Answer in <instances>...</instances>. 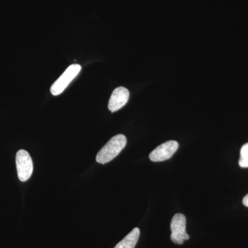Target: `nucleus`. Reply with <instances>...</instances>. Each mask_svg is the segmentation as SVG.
<instances>
[{
	"label": "nucleus",
	"mask_w": 248,
	"mask_h": 248,
	"mask_svg": "<svg viewBox=\"0 0 248 248\" xmlns=\"http://www.w3.org/2000/svg\"><path fill=\"white\" fill-rule=\"evenodd\" d=\"M170 230V239L174 244L182 245L184 241L190 239V236L186 233V217L182 214H176L173 217Z\"/></svg>",
	"instance_id": "20e7f679"
},
{
	"label": "nucleus",
	"mask_w": 248,
	"mask_h": 248,
	"mask_svg": "<svg viewBox=\"0 0 248 248\" xmlns=\"http://www.w3.org/2000/svg\"><path fill=\"white\" fill-rule=\"evenodd\" d=\"M243 203H244V205H246V207H248V194L244 197V200H243Z\"/></svg>",
	"instance_id": "1a4fd4ad"
},
{
	"label": "nucleus",
	"mask_w": 248,
	"mask_h": 248,
	"mask_svg": "<svg viewBox=\"0 0 248 248\" xmlns=\"http://www.w3.org/2000/svg\"><path fill=\"white\" fill-rule=\"evenodd\" d=\"M178 148L179 143L177 141L171 140L165 142L151 152L149 155L150 159L154 162H160L170 159L177 152Z\"/></svg>",
	"instance_id": "39448f33"
},
{
	"label": "nucleus",
	"mask_w": 248,
	"mask_h": 248,
	"mask_svg": "<svg viewBox=\"0 0 248 248\" xmlns=\"http://www.w3.org/2000/svg\"><path fill=\"white\" fill-rule=\"evenodd\" d=\"M127 143L126 138L124 135H117L111 138L107 144L97 153L96 161L101 164H106L115 159Z\"/></svg>",
	"instance_id": "f257e3e1"
},
{
	"label": "nucleus",
	"mask_w": 248,
	"mask_h": 248,
	"mask_svg": "<svg viewBox=\"0 0 248 248\" xmlns=\"http://www.w3.org/2000/svg\"><path fill=\"white\" fill-rule=\"evenodd\" d=\"M129 97L130 93L126 88L120 86L114 90L109 99L108 106L109 110L111 112H114L120 110L127 104Z\"/></svg>",
	"instance_id": "423d86ee"
},
{
	"label": "nucleus",
	"mask_w": 248,
	"mask_h": 248,
	"mask_svg": "<svg viewBox=\"0 0 248 248\" xmlns=\"http://www.w3.org/2000/svg\"><path fill=\"white\" fill-rule=\"evenodd\" d=\"M239 163L241 168H248V143L244 144L241 148Z\"/></svg>",
	"instance_id": "6e6552de"
},
{
	"label": "nucleus",
	"mask_w": 248,
	"mask_h": 248,
	"mask_svg": "<svg viewBox=\"0 0 248 248\" xmlns=\"http://www.w3.org/2000/svg\"><path fill=\"white\" fill-rule=\"evenodd\" d=\"M140 231L138 228H134L133 231L123 240L120 241L114 248H135L140 238Z\"/></svg>",
	"instance_id": "0eeeda50"
},
{
	"label": "nucleus",
	"mask_w": 248,
	"mask_h": 248,
	"mask_svg": "<svg viewBox=\"0 0 248 248\" xmlns=\"http://www.w3.org/2000/svg\"><path fill=\"white\" fill-rule=\"evenodd\" d=\"M81 69V66L79 64H73L68 66L64 73L52 85L50 88L51 94L58 96L63 93L70 83L78 76Z\"/></svg>",
	"instance_id": "7ed1b4c3"
},
{
	"label": "nucleus",
	"mask_w": 248,
	"mask_h": 248,
	"mask_svg": "<svg viewBox=\"0 0 248 248\" xmlns=\"http://www.w3.org/2000/svg\"><path fill=\"white\" fill-rule=\"evenodd\" d=\"M16 167L19 180L25 182L30 179L33 172V164L30 155L25 150H19L16 155Z\"/></svg>",
	"instance_id": "f03ea898"
}]
</instances>
